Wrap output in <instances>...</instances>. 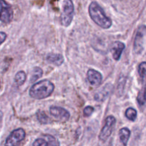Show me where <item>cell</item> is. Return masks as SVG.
<instances>
[{
  "mask_svg": "<svg viewBox=\"0 0 146 146\" xmlns=\"http://www.w3.org/2000/svg\"><path fill=\"white\" fill-rule=\"evenodd\" d=\"M88 11L92 20L102 29H109L113 25L112 19L105 15L103 9L98 2H91Z\"/></svg>",
  "mask_w": 146,
  "mask_h": 146,
  "instance_id": "cell-1",
  "label": "cell"
},
{
  "mask_svg": "<svg viewBox=\"0 0 146 146\" xmlns=\"http://www.w3.org/2000/svg\"><path fill=\"white\" fill-rule=\"evenodd\" d=\"M54 90V85L48 80H42L34 84L29 90L31 98L42 100L50 97Z\"/></svg>",
  "mask_w": 146,
  "mask_h": 146,
  "instance_id": "cell-2",
  "label": "cell"
},
{
  "mask_svg": "<svg viewBox=\"0 0 146 146\" xmlns=\"http://www.w3.org/2000/svg\"><path fill=\"white\" fill-rule=\"evenodd\" d=\"M146 42V26L141 25L136 31L133 43V50L135 53L140 54L144 50L145 43Z\"/></svg>",
  "mask_w": 146,
  "mask_h": 146,
  "instance_id": "cell-3",
  "label": "cell"
},
{
  "mask_svg": "<svg viewBox=\"0 0 146 146\" xmlns=\"http://www.w3.org/2000/svg\"><path fill=\"white\" fill-rule=\"evenodd\" d=\"M74 17V5L72 0H64L61 14V23L64 27L71 24Z\"/></svg>",
  "mask_w": 146,
  "mask_h": 146,
  "instance_id": "cell-4",
  "label": "cell"
},
{
  "mask_svg": "<svg viewBox=\"0 0 146 146\" xmlns=\"http://www.w3.org/2000/svg\"><path fill=\"white\" fill-rule=\"evenodd\" d=\"M116 124V119L114 116L109 115L105 120V123L101 130L99 135V139L102 142H105L110 136L111 135L115 125Z\"/></svg>",
  "mask_w": 146,
  "mask_h": 146,
  "instance_id": "cell-5",
  "label": "cell"
},
{
  "mask_svg": "<svg viewBox=\"0 0 146 146\" xmlns=\"http://www.w3.org/2000/svg\"><path fill=\"white\" fill-rule=\"evenodd\" d=\"M26 133L22 128H17L9 134L5 141V146H19L25 140Z\"/></svg>",
  "mask_w": 146,
  "mask_h": 146,
  "instance_id": "cell-6",
  "label": "cell"
},
{
  "mask_svg": "<svg viewBox=\"0 0 146 146\" xmlns=\"http://www.w3.org/2000/svg\"><path fill=\"white\" fill-rule=\"evenodd\" d=\"M14 12L11 5L5 0H0V21L9 24L12 22Z\"/></svg>",
  "mask_w": 146,
  "mask_h": 146,
  "instance_id": "cell-7",
  "label": "cell"
},
{
  "mask_svg": "<svg viewBox=\"0 0 146 146\" xmlns=\"http://www.w3.org/2000/svg\"><path fill=\"white\" fill-rule=\"evenodd\" d=\"M50 113L52 116L60 121H66L70 117V113L64 108L58 106H52L50 108Z\"/></svg>",
  "mask_w": 146,
  "mask_h": 146,
  "instance_id": "cell-8",
  "label": "cell"
},
{
  "mask_svg": "<svg viewBox=\"0 0 146 146\" xmlns=\"http://www.w3.org/2000/svg\"><path fill=\"white\" fill-rule=\"evenodd\" d=\"M87 78L91 85L94 87H98L101 85L102 81V75L100 72L90 69L87 73Z\"/></svg>",
  "mask_w": 146,
  "mask_h": 146,
  "instance_id": "cell-9",
  "label": "cell"
},
{
  "mask_svg": "<svg viewBox=\"0 0 146 146\" xmlns=\"http://www.w3.org/2000/svg\"><path fill=\"white\" fill-rule=\"evenodd\" d=\"M125 47V45L124 43L120 41H116L112 44L111 47H110V52H111L113 57L115 60L118 61L120 60Z\"/></svg>",
  "mask_w": 146,
  "mask_h": 146,
  "instance_id": "cell-10",
  "label": "cell"
},
{
  "mask_svg": "<svg viewBox=\"0 0 146 146\" xmlns=\"http://www.w3.org/2000/svg\"><path fill=\"white\" fill-rule=\"evenodd\" d=\"M46 60L48 63H50L54 66H57V67L62 65L64 62L63 56L60 54H55V53H50L47 54Z\"/></svg>",
  "mask_w": 146,
  "mask_h": 146,
  "instance_id": "cell-11",
  "label": "cell"
},
{
  "mask_svg": "<svg viewBox=\"0 0 146 146\" xmlns=\"http://www.w3.org/2000/svg\"><path fill=\"white\" fill-rule=\"evenodd\" d=\"M112 90V85L111 84H107L105 86H104L103 88L101 90H100V91L98 92H97L95 95V99L98 101H102L104 100H105L107 98V97H108L110 92Z\"/></svg>",
  "mask_w": 146,
  "mask_h": 146,
  "instance_id": "cell-12",
  "label": "cell"
},
{
  "mask_svg": "<svg viewBox=\"0 0 146 146\" xmlns=\"http://www.w3.org/2000/svg\"><path fill=\"white\" fill-rule=\"evenodd\" d=\"M119 137L122 144L126 146L130 137V130L127 127H123L119 130Z\"/></svg>",
  "mask_w": 146,
  "mask_h": 146,
  "instance_id": "cell-13",
  "label": "cell"
},
{
  "mask_svg": "<svg viewBox=\"0 0 146 146\" xmlns=\"http://www.w3.org/2000/svg\"><path fill=\"white\" fill-rule=\"evenodd\" d=\"M138 74L143 85H146V62H143L138 66Z\"/></svg>",
  "mask_w": 146,
  "mask_h": 146,
  "instance_id": "cell-14",
  "label": "cell"
},
{
  "mask_svg": "<svg viewBox=\"0 0 146 146\" xmlns=\"http://www.w3.org/2000/svg\"><path fill=\"white\" fill-rule=\"evenodd\" d=\"M137 101L140 107L144 106L146 104V85L143 87L137 96Z\"/></svg>",
  "mask_w": 146,
  "mask_h": 146,
  "instance_id": "cell-15",
  "label": "cell"
},
{
  "mask_svg": "<svg viewBox=\"0 0 146 146\" xmlns=\"http://www.w3.org/2000/svg\"><path fill=\"white\" fill-rule=\"evenodd\" d=\"M43 75V70L40 67H35L32 70V72L31 74L30 77V82H33L40 79Z\"/></svg>",
  "mask_w": 146,
  "mask_h": 146,
  "instance_id": "cell-16",
  "label": "cell"
},
{
  "mask_svg": "<svg viewBox=\"0 0 146 146\" xmlns=\"http://www.w3.org/2000/svg\"><path fill=\"white\" fill-rule=\"evenodd\" d=\"M27 79L26 73L24 71H19L15 77V82L18 86H21L25 83Z\"/></svg>",
  "mask_w": 146,
  "mask_h": 146,
  "instance_id": "cell-17",
  "label": "cell"
},
{
  "mask_svg": "<svg viewBox=\"0 0 146 146\" xmlns=\"http://www.w3.org/2000/svg\"><path fill=\"white\" fill-rule=\"evenodd\" d=\"M36 117L38 119L39 122L42 124H47L50 122V118H49L48 116L45 113L44 111H41V110H39L37 113H36Z\"/></svg>",
  "mask_w": 146,
  "mask_h": 146,
  "instance_id": "cell-18",
  "label": "cell"
},
{
  "mask_svg": "<svg viewBox=\"0 0 146 146\" xmlns=\"http://www.w3.org/2000/svg\"><path fill=\"white\" fill-rule=\"evenodd\" d=\"M125 117H127L128 120H131V121H135L137 117V111L136 110L133 108H127L125 110Z\"/></svg>",
  "mask_w": 146,
  "mask_h": 146,
  "instance_id": "cell-19",
  "label": "cell"
},
{
  "mask_svg": "<svg viewBox=\"0 0 146 146\" xmlns=\"http://www.w3.org/2000/svg\"><path fill=\"white\" fill-rule=\"evenodd\" d=\"M44 138L48 142L50 146H60V142L54 136L50 135H44Z\"/></svg>",
  "mask_w": 146,
  "mask_h": 146,
  "instance_id": "cell-20",
  "label": "cell"
},
{
  "mask_svg": "<svg viewBox=\"0 0 146 146\" xmlns=\"http://www.w3.org/2000/svg\"><path fill=\"white\" fill-rule=\"evenodd\" d=\"M32 146H50L49 143L45 139L43 138H37L35 140V142L32 144Z\"/></svg>",
  "mask_w": 146,
  "mask_h": 146,
  "instance_id": "cell-21",
  "label": "cell"
},
{
  "mask_svg": "<svg viewBox=\"0 0 146 146\" xmlns=\"http://www.w3.org/2000/svg\"><path fill=\"white\" fill-rule=\"evenodd\" d=\"M94 112V108L92 106H87L85 107L83 110L84 116L85 117H89L92 115V113Z\"/></svg>",
  "mask_w": 146,
  "mask_h": 146,
  "instance_id": "cell-22",
  "label": "cell"
},
{
  "mask_svg": "<svg viewBox=\"0 0 146 146\" xmlns=\"http://www.w3.org/2000/svg\"><path fill=\"white\" fill-rule=\"evenodd\" d=\"M125 84V78H120V80L118 82V86H117V91L118 92H123V90L124 89Z\"/></svg>",
  "mask_w": 146,
  "mask_h": 146,
  "instance_id": "cell-23",
  "label": "cell"
},
{
  "mask_svg": "<svg viewBox=\"0 0 146 146\" xmlns=\"http://www.w3.org/2000/svg\"><path fill=\"white\" fill-rule=\"evenodd\" d=\"M7 37V34L5 32H0V45L3 42H5Z\"/></svg>",
  "mask_w": 146,
  "mask_h": 146,
  "instance_id": "cell-24",
  "label": "cell"
},
{
  "mask_svg": "<svg viewBox=\"0 0 146 146\" xmlns=\"http://www.w3.org/2000/svg\"><path fill=\"white\" fill-rule=\"evenodd\" d=\"M2 117H3V113H2V112L0 110V123L2 122Z\"/></svg>",
  "mask_w": 146,
  "mask_h": 146,
  "instance_id": "cell-25",
  "label": "cell"
},
{
  "mask_svg": "<svg viewBox=\"0 0 146 146\" xmlns=\"http://www.w3.org/2000/svg\"><path fill=\"white\" fill-rule=\"evenodd\" d=\"M0 89H1V80H0Z\"/></svg>",
  "mask_w": 146,
  "mask_h": 146,
  "instance_id": "cell-26",
  "label": "cell"
}]
</instances>
